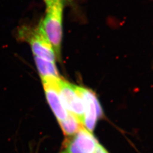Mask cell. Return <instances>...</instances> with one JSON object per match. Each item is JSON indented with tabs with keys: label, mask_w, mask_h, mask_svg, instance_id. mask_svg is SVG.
Returning <instances> with one entry per match:
<instances>
[{
	"label": "cell",
	"mask_w": 153,
	"mask_h": 153,
	"mask_svg": "<svg viewBox=\"0 0 153 153\" xmlns=\"http://www.w3.org/2000/svg\"><path fill=\"white\" fill-rule=\"evenodd\" d=\"M44 1L47 5V7H49L50 6L52 5L53 4L56 3L57 2L59 1V0H44Z\"/></svg>",
	"instance_id": "30bf717a"
},
{
	"label": "cell",
	"mask_w": 153,
	"mask_h": 153,
	"mask_svg": "<svg viewBox=\"0 0 153 153\" xmlns=\"http://www.w3.org/2000/svg\"><path fill=\"white\" fill-rule=\"evenodd\" d=\"M59 124L64 134L68 137L73 136L83 127L76 117L70 112L64 120L59 122Z\"/></svg>",
	"instance_id": "52a82bcc"
},
{
	"label": "cell",
	"mask_w": 153,
	"mask_h": 153,
	"mask_svg": "<svg viewBox=\"0 0 153 153\" xmlns=\"http://www.w3.org/2000/svg\"><path fill=\"white\" fill-rule=\"evenodd\" d=\"M58 88L65 108L69 112L74 115L83 124V103L76 91V86L60 78L58 81Z\"/></svg>",
	"instance_id": "277c9868"
},
{
	"label": "cell",
	"mask_w": 153,
	"mask_h": 153,
	"mask_svg": "<svg viewBox=\"0 0 153 153\" xmlns=\"http://www.w3.org/2000/svg\"><path fill=\"white\" fill-rule=\"evenodd\" d=\"M59 78L60 77L42 78L46 98L59 123L64 120L69 113L62 103L59 91L58 81Z\"/></svg>",
	"instance_id": "5b68a950"
},
{
	"label": "cell",
	"mask_w": 153,
	"mask_h": 153,
	"mask_svg": "<svg viewBox=\"0 0 153 153\" xmlns=\"http://www.w3.org/2000/svg\"><path fill=\"white\" fill-rule=\"evenodd\" d=\"M47 9L46 15L40 22L38 29L52 45L56 59L60 60L63 4L58 1Z\"/></svg>",
	"instance_id": "6da1fadb"
},
{
	"label": "cell",
	"mask_w": 153,
	"mask_h": 153,
	"mask_svg": "<svg viewBox=\"0 0 153 153\" xmlns=\"http://www.w3.org/2000/svg\"><path fill=\"white\" fill-rule=\"evenodd\" d=\"M35 60L41 78L45 77H60L55 62L35 56Z\"/></svg>",
	"instance_id": "ba28073f"
},
{
	"label": "cell",
	"mask_w": 153,
	"mask_h": 153,
	"mask_svg": "<svg viewBox=\"0 0 153 153\" xmlns=\"http://www.w3.org/2000/svg\"><path fill=\"white\" fill-rule=\"evenodd\" d=\"M59 1H60L61 3H62V4H64V2H65L66 1H67V0H59Z\"/></svg>",
	"instance_id": "8fae6325"
},
{
	"label": "cell",
	"mask_w": 153,
	"mask_h": 153,
	"mask_svg": "<svg viewBox=\"0 0 153 153\" xmlns=\"http://www.w3.org/2000/svg\"><path fill=\"white\" fill-rule=\"evenodd\" d=\"M82 99L84 107L83 126L88 131L93 132L99 118L103 116V110L95 94L89 89L76 86Z\"/></svg>",
	"instance_id": "7a4b0ae2"
},
{
	"label": "cell",
	"mask_w": 153,
	"mask_h": 153,
	"mask_svg": "<svg viewBox=\"0 0 153 153\" xmlns=\"http://www.w3.org/2000/svg\"><path fill=\"white\" fill-rule=\"evenodd\" d=\"M95 153H109L107 150L105 149V148L102 146L100 144L98 143V146H97V148L96 149V152Z\"/></svg>",
	"instance_id": "9c48e42d"
},
{
	"label": "cell",
	"mask_w": 153,
	"mask_h": 153,
	"mask_svg": "<svg viewBox=\"0 0 153 153\" xmlns=\"http://www.w3.org/2000/svg\"><path fill=\"white\" fill-rule=\"evenodd\" d=\"M65 153V152H64V153Z\"/></svg>",
	"instance_id": "7c38bea8"
},
{
	"label": "cell",
	"mask_w": 153,
	"mask_h": 153,
	"mask_svg": "<svg viewBox=\"0 0 153 153\" xmlns=\"http://www.w3.org/2000/svg\"><path fill=\"white\" fill-rule=\"evenodd\" d=\"M19 35L30 44L35 56L55 62L56 57L52 45L38 28L33 29L25 27L21 30Z\"/></svg>",
	"instance_id": "3957f363"
},
{
	"label": "cell",
	"mask_w": 153,
	"mask_h": 153,
	"mask_svg": "<svg viewBox=\"0 0 153 153\" xmlns=\"http://www.w3.org/2000/svg\"><path fill=\"white\" fill-rule=\"evenodd\" d=\"M65 142L66 153H95L98 142L84 127Z\"/></svg>",
	"instance_id": "8992f818"
}]
</instances>
